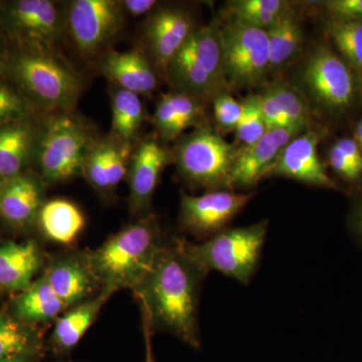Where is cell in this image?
<instances>
[{"label":"cell","instance_id":"6da1fadb","mask_svg":"<svg viewBox=\"0 0 362 362\" xmlns=\"http://www.w3.org/2000/svg\"><path fill=\"white\" fill-rule=\"evenodd\" d=\"M207 274L188 256L181 239L168 240L152 270L133 291L153 335L169 333L192 349H201L199 300Z\"/></svg>","mask_w":362,"mask_h":362},{"label":"cell","instance_id":"7a4b0ae2","mask_svg":"<svg viewBox=\"0 0 362 362\" xmlns=\"http://www.w3.org/2000/svg\"><path fill=\"white\" fill-rule=\"evenodd\" d=\"M0 74L40 113L75 110L83 90L78 71L47 47L8 42Z\"/></svg>","mask_w":362,"mask_h":362},{"label":"cell","instance_id":"3957f363","mask_svg":"<svg viewBox=\"0 0 362 362\" xmlns=\"http://www.w3.org/2000/svg\"><path fill=\"white\" fill-rule=\"evenodd\" d=\"M168 240L156 216L145 214L98 249L84 252L85 257L102 289L134 291L153 268Z\"/></svg>","mask_w":362,"mask_h":362},{"label":"cell","instance_id":"277c9868","mask_svg":"<svg viewBox=\"0 0 362 362\" xmlns=\"http://www.w3.org/2000/svg\"><path fill=\"white\" fill-rule=\"evenodd\" d=\"M42 114L33 154L40 180L47 187L82 175L86 159L100 138L96 127L75 110Z\"/></svg>","mask_w":362,"mask_h":362},{"label":"cell","instance_id":"5b68a950","mask_svg":"<svg viewBox=\"0 0 362 362\" xmlns=\"http://www.w3.org/2000/svg\"><path fill=\"white\" fill-rule=\"evenodd\" d=\"M165 78L175 90L204 102L230 92L223 70L220 23L194 28L171 61Z\"/></svg>","mask_w":362,"mask_h":362},{"label":"cell","instance_id":"8992f818","mask_svg":"<svg viewBox=\"0 0 362 362\" xmlns=\"http://www.w3.org/2000/svg\"><path fill=\"white\" fill-rule=\"evenodd\" d=\"M268 226V221H261L251 226L226 228L201 244L183 239L181 242L188 256L209 273L218 271L247 285L258 268Z\"/></svg>","mask_w":362,"mask_h":362},{"label":"cell","instance_id":"52a82bcc","mask_svg":"<svg viewBox=\"0 0 362 362\" xmlns=\"http://www.w3.org/2000/svg\"><path fill=\"white\" fill-rule=\"evenodd\" d=\"M240 146L226 142L209 124L176 140L173 163L187 185L209 190L228 189Z\"/></svg>","mask_w":362,"mask_h":362},{"label":"cell","instance_id":"ba28073f","mask_svg":"<svg viewBox=\"0 0 362 362\" xmlns=\"http://www.w3.org/2000/svg\"><path fill=\"white\" fill-rule=\"evenodd\" d=\"M125 18L119 0H73L66 4L64 33L81 58L99 59L111 49Z\"/></svg>","mask_w":362,"mask_h":362},{"label":"cell","instance_id":"9c48e42d","mask_svg":"<svg viewBox=\"0 0 362 362\" xmlns=\"http://www.w3.org/2000/svg\"><path fill=\"white\" fill-rule=\"evenodd\" d=\"M65 13L52 0L0 1V33L14 45L58 49Z\"/></svg>","mask_w":362,"mask_h":362},{"label":"cell","instance_id":"30bf717a","mask_svg":"<svg viewBox=\"0 0 362 362\" xmlns=\"http://www.w3.org/2000/svg\"><path fill=\"white\" fill-rule=\"evenodd\" d=\"M223 70L230 90L251 88L270 71L266 30L230 21L221 25Z\"/></svg>","mask_w":362,"mask_h":362},{"label":"cell","instance_id":"8fae6325","mask_svg":"<svg viewBox=\"0 0 362 362\" xmlns=\"http://www.w3.org/2000/svg\"><path fill=\"white\" fill-rule=\"evenodd\" d=\"M302 78L312 98L329 111L349 110L362 94L354 71L327 45H319L312 52Z\"/></svg>","mask_w":362,"mask_h":362},{"label":"cell","instance_id":"7c38bea8","mask_svg":"<svg viewBox=\"0 0 362 362\" xmlns=\"http://www.w3.org/2000/svg\"><path fill=\"white\" fill-rule=\"evenodd\" d=\"M255 195L256 192L228 189L209 190L202 195L181 192L180 228L204 242L228 228L230 221Z\"/></svg>","mask_w":362,"mask_h":362},{"label":"cell","instance_id":"4fadbf2b","mask_svg":"<svg viewBox=\"0 0 362 362\" xmlns=\"http://www.w3.org/2000/svg\"><path fill=\"white\" fill-rule=\"evenodd\" d=\"M197 25L185 9L175 6H158L149 14L143 40L150 61L158 76L166 78L168 69Z\"/></svg>","mask_w":362,"mask_h":362},{"label":"cell","instance_id":"5bb4252c","mask_svg":"<svg viewBox=\"0 0 362 362\" xmlns=\"http://www.w3.org/2000/svg\"><path fill=\"white\" fill-rule=\"evenodd\" d=\"M322 136V131L311 128L296 136L266 171L265 177L283 176L313 187L337 189V183L328 175L319 157L318 144Z\"/></svg>","mask_w":362,"mask_h":362},{"label":"cell","instance_id":"9a60e30c","mask_svg":"<svg viewBox=\"0 0 362 362\" xmlns=\"http://www.w3.org/2000/svg\"><path fill=\"white\" fill-rule=\"evenodd\" d=\"M170 163H173V150L156 138H146L136 144L126 176L131 214H146L162 173Z\"/></svg>","mask_w":362,"mask_h":362},{"label":"cell","instance_id":"2e32d148","mask_svg":"<svg viewBox=\"0 0 362 362\" xmlns=\"http://www.w3.org/2000/svg\"><path fill=\"white\" fill-rule=\"evenodd\" d=\"M303 132V130L296 128L268 130L258 141L240 148L228 177V189L256 185L265 177L266 171L275 162L286 145Z\"/></svg>","mask_w":362,"mask_h":362},{"label":"cell","instance_id":"e0dca14e","mask_svg":"<svg viewBox=\"0 0 362 362\" xmlns=\"http://www.w3.org/2000/svg\"><path fill=\"white\" fill-rule=\"evenodd\" d=\"M42 275L68 310L96 296L102 290L88 265L85 252L56 257Z\"/></svg>","mask_w":362,"mask_h":362},{"label":"cell","instance_id":"ac0fdd59","mask_svg":"<svg viewBox=\"0 0 362 362\" xmlns=\"http://www.w3.org/2000/svg\"><path fill=\"white\" fill-rule=\"evenodd\" d=\"M98 61L102 75L114 87L129 90L138 96H148L157 88L158 74L141 49L120 52L111 47Z\"/></svg>","mask_w":362,"mask_h":362},{"label":"cell","instance_id":"d6986e66","mask_svg":"<svg viewBox=\"0 0 362 362\" xmlns=\"http://www.w3.org/2000/svg\"><path fill=\"white\" fill-rule=\"evenodd\" d=\"M204 103L202 100L178 90L162 94L153 115L154 129L159 141H176L190 128L194 130L206 125Z\"/></svg>","mask_w":362,"mask_h":362},{"label":"cell","instance_id":"ffe728a7","mask_svg":"<svg viewBox=\"0 0 362 362\" xmlns=\"http://www.w3.org/2000/svg\"><path fill=\"white\" fill-rule=\"evenodd\" d=\"M45 187L39 175L28 173L7 180L0 197V216L16 228L33 225L45 202Z\"/></svg>","mask_w":362,"mask_h":362},{"label":"cell","instance_id":"44dd1931","mask_svg":"<svg viewBox=\"0 0 362 362\" xmlns=\"http://www.w3.org/2000/svg\"><path fill=\"white\" fill-rule=\"evenodd\" d=\"M37 118L0 126V176L6 181L28 173L33 163Z\"/></svg>","mask_w":362,"mask_h":362},{"label":"cell","instance_id":"7402d4cb","mask_svg":"<svg viewBox=\"0 0 362 362\" xmlns=\"http://www.w3.org/2000/svg\"><path fill=\"white\" fill-rule=\"evenodd\" d=\"M44 263L35 240L0 245V291L21 292L33 282Z\"/></svg>","mask_w":362,"mask_h":362},{"label":"cell","instance_id":"603a6c76","mask_svg":"<svg viewBox=\"0 0 362 362\" xmlns=\"http://www.w3.org/2000/svg\"><path fill=\"white\" fill-rule=\"evenodd\" d=\"M114 294L110 290L102 289L96 296L71 307L59 317L49 339L52 352L59 356L70 354Z\"/></svg>","mask_w":362,"mask_h":362},{"label":"cell","instance_id":"cb8c5ba5","mask_svg":"<svg viewBox=\"0 0 362 362\" xmlns=\"http://www.w3.org/2000/svg\"><path fill=\"white\" fill-rule=\"evenodd\" d=\"M66 310V305L42 275L14 298L11 315L30 326L58 320Z\"/></svg>","mask_w":362,"mask_h":362},{"label":"cell","instance_id":"d4e9b609","mask_svg":"<svg viewBox=\"0 0 362 362\" xmlns=\"http://www.w3.org/2000/svg\"><path fill=\"white\" fill-rule=\"evenodd\" d=\"M37 223L45 237L61 245H70L84 230L85 216L80 207L65 199L45 202Z\"/></svg>","mask_w":362,"mask_h":362},{"label":"cell","instance_id":"484cf974","mask_svg":"<svg viewBox=\"0 0 362 362\" xmlns=\"http://www.w3.org/2000/svg\"><path fill=\"white\" fill-rule=\"evenodd\" d=\"M270 49V71L292 61L303 47V30L299 13L292 4L266 30Z\"/></svg>","mask_w":362,"mask_h":362},{"label":"cell","instance_id":"4316f807","mask_svg":"<svg viewBox=\"0 0 362 362\" xmlns=\"http://www.w3.org/2000/svg\"><path fill=\"white\" fill-rule=\"evenodd\" d=\"M112 123L110 135L119 141L136 146L145 120L140 96L129 90L114 87L111 95Z\"/></svg>","mask_w":362,"mask_h":362},{"label":"cell","instance_id":"83f0119b","mask_svg":"<svg viewBox=\"0 0 362 362\" xmlns=\"http://www.w3.org/2000/svg\"><path fill=\"white\" fill-rule=\"evenodd\" d=\"M326 32L356 76L362 93V21L329 18Z\"/></svg>","mask_w":362,"mask_h":362},{"label":"cell","instance_id":"f1b7e54d","mask_svg":"<svg viewBox=\"0 0 362 362\" xmlns=\"http://www.w3.org/2000/svg\"><path fill=\"white\" fill-rule=\"evenodd\" d=\"M11 314L0 312V361L40 350V337Z\"/></svg>","mask_w":362,"mask_h":362},{"label":"cell","instance_id":"f546056e","mask_svg":"<svg viewBox=\"0 0 362 362\" xmlns=\"http://www.w3.org/2000/svg\"><path fill=\"white\" fill-rule=\"evenodd\" d=\"M284 0H238L228 4L232 21L267 30L290 6Z\"/></svg>","mask_w":362,"mask_h":362},{"label":"cell","instance_id":"4dcf8cb0","mask_svg":"<svg viewBox=\"0 0 362 362\" xmlns=\"http://www.w3.org/2000/svg\"><path fill=\"white\" fill-rule=\"evenodd\" d=\"M266 90L275 97L294 127L302 130L310 128L311 108L303 93L285 83L271 85Z\"/></svg>","mask_w":362,"mask_h":362},{"label":"cell","instance_id":"1f68e13d","mask_svg":"<svg viewBox=\"0 0 362 362\" xmlns=\"http://www.w3.org/2000/svg\"><path fill=\"white\" fill-rule=\"evenodd\" d=\"M82 176L101 194H111L109 136L100 137L86 159Z\"/></svg>","mask_w":362,"mask_h":362},{"label":"cell","instance_id":"d6a6232c","mask_svg":"<svg viewBox=\"0 0 362 362\" xmlns=\"http://www.w3.org/2000/svg\"><path fill=\"white\" fill-rule=\"evenodd\" d=\"M242 105V116L235 131L237 140L235 144H240V148L250 146L252 143L258 141L268 131L262 113L259 94L249 95L243 100Z\"/></svg>","mask_w":362,"mask_h":362},{"label":"cell","instance_id":"836d02e7","mask_svg":"<svg viewBox=\"0 0 362 362\" xmlns=\"http://www.w3.org/2000/svg\"><path fill=\"white\" fill-rule=\"evenodd\" d=\"M37 111L4 76L0 74V126L35 116Z\"/></svg>","mask_w":362,"mask_h":362},{"label":"cell","instance_id":"e575fe53","mask_svg":"<svg viewBox=\"0 0 362 362\" xmlns=\"http://www.w3.org/2000/svg\"><path fill=\"white\" fill-rule=\"evenodd\" d=\"M211 102L216 131L221 135L235 132L242 116V102L235 100L230 93H223L214 98Z\"/></svg>","mask_w":362,"mask_h":362},{"label":"cell","instance_id":"d590c367","mask_svg":"<svg viewBox=\"0 0 362 362\" xmlns=\"http://www.w3.org/2000/svg\"><path fill=\"white\" fill-rule=\"evenodd\" d=\"M259 96L262 113H263L268 130L296 128L290 122L289 119L286 116L284 111L281 108L280 104L278 103L275 97L270 94L268 90H264L263 94H259ZM296 129H299V128H296Z\"/></svg>","mask_w":362,"mask_h":362},{"label":"cell","instance_id":"8d00e7d4","mask_svg":"<svg viewBox=\"0 0 362 362\" xmlns=\"http://www.w3.org/2000/svg\"><path fill=\"white\" fill-rule=\"evenodd\" d=\"M322 4L330 18L362 21V0H328Z\"/></svg>","mask_w":362,"mask_h":362},{"label":"cell","instance_id":"74e56055","mask_svg":"<svg viewBox=\"0 0 362 362\" xmlns=\"http://www.w3.org/2000/svg\"><path fill=\"white\" fill-rule=\"evenodd\" d=\"M334 145L362 176V151L354 138H341Z\"/></svg>","mask_w":362,"mask_h":362},{"label":"cell","instance_id":"f35d334b","mask_svg":"<svg viewBox=\"0 0 362 362\" xmlns=\"http://www.w3.org/2000/svg\"><path fill=\"white\" fill-rule=\"evenodd\" d=\"M126 16H142L150 14L158 6V1L156 0H121Z\"/></svg>","mask_w":362,"mask_h":362},{"label":"cell","instance_id":"ab89813d","mask_svg":"<svg viewBox=\"0 0 362 362\" xmlns=\"http://www.w3.org/2000/svg\"><path fill=\"white\" fill-rule=\"evenodd\" d=\"M349 228L352 235L362 247V192L356 197L350 214Z\"/></svg>","mask_w":362,"mask_h":362},{"label":"cell","instance_id":"60d3db41","mask_svg":"<svg viewBox=\"0 0 362 362\" xmlns=\"http://www.w3.org/2000/svg\"><path fill=\"white\" fill-rule=\"evenodd\" d=\"M143 335H144L145 343V358L144 362H156L154 356L153 345H152V337L153 333L150 330L148 324L142 318Z\"/></svg>","mask_w":362,"mask_h":362},{"label":"cell","instance_id":"b9f144b4","mask_svg":"<svg viewBox=\"0 0 362 362\" xmlns=\"http://www.w3.org/2000/svg\"><path fill=\"white\" fill-rule=\"evenodd\" d=\"M40 351H42V350H39V351L26 352V354L11 357V358H7L6 361L0 362H37L40 359Z\"/></svg>","mask_w":362,"mask_h":362},{"label":"cell","instance_id":"7bdbcfd3","mask_svg":"<svg viewBox=\"0 0 362 362\" xmlns=\"http://www.w3.org/2000/svg\"><path fill=\"white\" fill-rule=\"evenodd\" d=\"M7 47H8V42L4 35L0 33V71H1L2 64H4V59H6Z\"/></svg>","mask_w":362,"mask_h":362},{"label":"cell","instance_id":"ee69618b","mask_svg":"<svg viewBox=\"0 0 362 362\" xmlns=\"http://www.w3.org/2000/svg\"><path fill=\"white\" fill-rule=\"evenodd\" d=\"M354 140H356L358 146L361 147L362 151V119L359 121L358 124H357Z\"/></svg>","mask_w":362,"mask_h":362},{"label":"cell","instance_id":"f6af8a7d","mask_svg":"<svg viewBox=\"0 0 362 362\" xmlns=\"http://www.w3.org/2000/svg\"><path fill=\"white\" fill-rule=\"evenodd\" d=\"M6 181L2 180L1 176H0V197H1L2 192H4V185H6Z\"/></svg>","mask_w":362,"mask_h":362},{"label":"cell","instance_id":"bcb514c9","mask_svg":"<svg viewBox=\"0 0 362 362\" xmlns=\"http://www.w3.org/2000/svg\"><path fill=\"white\" fill-rule=\"evenodd\" d=\"M70 362H71V361H70Z\"/></svg>","mask_w":362,"mask_h":362}]
</instances>
